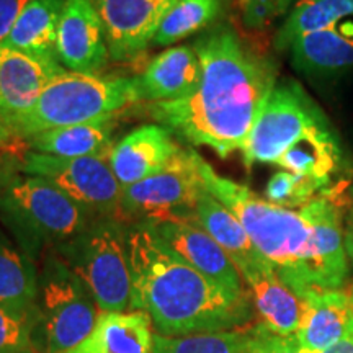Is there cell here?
<instances>
[{
    "instance_id": "d590c367",
    "label": "cell",
    "mask_w": 353,
    "mask_h": 353,
    "mask_svg": "<svg viewBox=\"0 0 353 353\" xmlns=\"http://www.w3.org/2000/svg\"><path fill=\"white\" fill-rule=\"evenodd\" d=\"M319 353H353V321L352 324L348 325L347 332L343 334L342 339H339L334 345L325 348L324 352Z\"/></svg>"
},
{
    "instance_id": "484cf974",
    "label": "cell",
    "mask_w": 353,
    "mask_h": 353,
    "mask_svg": "<svg viewBox=\"0 0 353 353\" xmlns=\"http://www.w3.org/2000/svg\"><path fill=\"white\" fill-rule=\"evenodd\" d=\"M38 275L37 262L0 228V303L17 309L34 307Z\"/></svg>"
},
{
    "instance_id": "603a6c76",
    "label": "cell",
    "mask_w": 353,
    "mask_h": 353,
    "mask_svg": "<svg viewBox=\"0 0 353 353\" xmlns=\"http://www.w3.org/2000/svg\"><path fill=\"white\" fill-rule=\"evenodd\" d=\"M114 117L103 118L83 125L56 128L39 132L26 139L30 151L54 157H88L110 152L113 148L112 134Z\"/></svg>"
},
{
    "instance_id": "4316f807",
    "label": "cell",
    "mask_w": 353,
    "mask_h": 353,
    "mask_svg": "<svg viewBox=\"0 0 353 353\" xmlns=\"http://www.w3.org/2000/svg\"><path fill=\"white\" fill-rule=\"evenodd\" d=\"M353 19V0H298L275 37V50L286 51L304 34Z\"/></svg>"
},
{
    "instance_id": "d6986e66",
    "label": "cell",
    "mask_w": 353,
    "mask_h": 353,
    "mask_svg": "<svg viewBox=\"0 0 353 353\" xmlns=\"http://www.w3.org/2000/svg\"><path fill=\"white\" fill-rule=\"evenodd\" d=\"M288 51L294 69L306 76L329 77L353 70V21L304 34Z\"/></svg>"
},
{
    "instance_id": "ac0fdd59",
    "label": "cell",
    "mask_w": 353,
    "mask_h": 353,
    "mask_svg": "<svg viewBox=\"0 0 353 353\" xmlns=\"http://www.w3.org/2000/svg\"><path fill=\"white\" fill-rule=\"evenodd\" d=\"M299 299L303 317L294 339L304 352H324L343 337L353 321L352 294L341 290H312Z\"/></svg>"
},
{
    "instance_id": "6da1fadb",
    "label": "cell",
    "mask_w": 353,
    "mask_h": 353,
    "mask_svg": "<svg viewBox=\"0 0 353 353\" xmlns=\"http://www.w3.org/2000/svg\"><path fill=\"white\" fill-rule=\"evenodd\" d=\"M193 48L201 65L198 85L183 99L152 103L149 113L180 139L228 157L244 148L276 85L275 68L224 23L206 30Z\"/></svg>"
},
{
    "instance_id": "44dd1931",
    "label": "cell",
    "mask_w": 353,
    "mask_h": 353,
    "mask_svg": "<svg viewBox=\"0 0 353 353\" xmlns=\"http://www.w3.org/2000/svg\"><path fill=\"white\" fill-rule=\"evenodd\" d=\"M154 335L143 311L100 312L90 334L65 353H152Z\"/></svg>"
},
{
    "instance_id": "2e32d148",
    "label": "cell",
    "mask_w": 353,
    "mask_h": 353,
    "mask_svg": "<svg viewBox=\"0 0 353 353\" xmlns=\"http://www.w3.org/2000/svg\"><path fill=\"white\" fill-rule=\"evenodd\" d=\"M174 134L162 125H144L113 144L108 162L123 188L161 172L180 152Z\"/></svg>"
},
{
    "instance_id": "ffe728a7",
    "label": "cell",
    "mask_w": 353,
    "mask_h": 353,
    "mask_svg": "<svg viewBox=\"0 0 353 353\" xmlns=\"http://www.w3.org/2000/svg\"><path fill=\"white\" fill-rule=\"evenodd\" d=\"M201 65L193 44L169 48L152 57L139 76L143 100L152 103L187 97L200 82Z\"/></svg>"
},
{
    "instance_id": "5b68a950",
    "label": "cell",
    "mask_w": 353,
    "mask_h": 353,
    "mask_svg": "<svg viewBox=\"0 0 353 353\" xmlns=\"http://www.w3.org/2000/svg\"><path fill=\"white\" fill-rule=\"evenodd\" d=\"M143 100L139 77H108L65 72L48 83L34 107L12 132L26 143L34 134L112 118Z\"/></svg>"
},
{
    "instance_id": "7c38bea8",
    "label": "cell",
    "mask_w": 353,
    "mask_h": 353,
    "mask_svg": "<svg viewBox=\"0 0 353 353\" xmlns=\"http://www.w3.org/2000/svg\"><path fill=\"white\" fill-rule=\"evenodd\" d=\"M101 25L110 59L130 61L152 44L159 26L175 0H92Z\"/></svg>"
},
{
    "instance_id": "f546056e",
    "label": "cell",
    "mask_w": 353,
    "mask_h": 353,
    "mask_svg": "<svg viewBox=\"0 0 353 353\" xmlns=\"http://www.w3.org/2000/svg\"><path fill=\"white\" fill-rule=\"evenodd\" d=\"M329 179H312L280 170L273 174L265 187V200L286 210H301L325 190Z\"/></svg>"
},
{
    "instance_id": "4dcf8cb0",
    "label": "cell",
    "mask_w": 353,
    "mask_h": 353,
    "mask_svg": "<svg viewBox=\"0 0 353 353\" xmlns=\"http://www.w3.org/2000/svg\"><path fill=\"white\" fill-rule=\"evenodd\" d=\"M37 309H17L0 303V353H37Z\"/></svg>"
},
{
    "instance_id": "836d02e7",
    "label": "cell",
    "mask_w": 353,
    "mask_h": 353,
    "mask_svg": "<svg viewBox=\"0 0 353 353\" xmlns=\"http://www.w3.org/2000/svg\"><path fill=\"white\" fill-rule=\"evenodd\" d=\"M19 174H21V156L0 151V192Z\"/></svg>"
},
{
    "instance_id": "7a4b0ae2",
    "label": "cell",
    "mask_w": 353,
    "mask_h": 353,
    "mask_svg": "<svg viewBox=\"0 0 353 353\" xmlns=\"http://www.w3.org/2000/svg\"><path fill=\"white\" fill-rule=\"evenodd\" d=\"M131 311H143L162 337H187L247 327L250 294H236L205 276L145 223L128 226Z\"/></svg>"
},
{
    "instance_id": "4fadbf2b",
    "label": "cell",
    "mask_w": 353,
    "mask_h": 353,
    "mask_svg": "<svg viewBox=\"0 0 353 353\" xmlns=\"http://www.w3.org/2000/svg\"><path fill=\"white\" fill-rule=\"evenodd\" d=\"M56 57L69 72L99 76L110 52L92 0H65L56 38Z\"/></svg>"
},
{
    "instance_id": "1f68e13d",
    "label": "cell",
    "mask_w": 353,
    "mask_h": 353,
    "mask_svg": "<svg viewBox=\"0 0 353 353\" xmlns=\"http://www.w3.org/2000/svg\"><path fill=\"white\" fill-rule=\"evenodd\" d=\"M242 23L249 30H265L278 15L276 0H239Z\"/></svg>"
},
{
    "instance_id": "e575fe53",
    "label": "cell",
    "mask_w": 353,
    "mask_h": 353,
    "mask_svg": "<svg viewBox=\"0 0 353 353\" xmlns=\"http://www.w3.org/2000/svg\"><path fill=\"white\" fill-rule=\"evenodd\" d=\"M23 144V141L17 138L8 128L0 121V151H8L17 154L20 151V145Z\"/></svg>"
},
{
    "instance_id": "5bb4252c",
    "label": "cell",
    "mask_w": 353,
    "mask_h": 353,
    "mask_svg": "<svg viewBox=\"0 0 353 353\" xmlns=\"http://www.w3.org/2000/svg\"><path fill=\"white\" fill-rule=\"evenodd\" d=\"M63 72L65 69L57 59L0 46V121L12 131L48 83Z\"/></svg>"
},
{
    "instance_id": "9c48e42d",
    "label": "cell",
    "mask_w": 353,
    "mask_h": 353,
    "mask_svg": "<svg viewBox=\"0 0 353 353\" xmlns=\"http://www.w3.org/2000/svg\"><path fill=\"white\" fill-rule=\"evenodd\" d=\"M110 152L88 157H54L33 151L21 154V174L50 180L95 219L123 216V187L108 162Z\"/></svg>"
},
{
    "instance_id": "30bf717a",
    "label": "cell",
    "mask_w": 353,
    "mask_h": 353,
    "mask_svg": "<svg viewBox=\"0 0 353 353\" xmlns=\"http://www.w3.org/2000/svg\"><path fill=\"white\" fill-rule=\"evenodd\" d=\"M325 125L327 118L298 82L276 83L241 151L244 165L247 169L254 164L275 165L286 149Z\"/></svg>"
},
{
    "instance_id": "f1b7e54d",
    "label": "cell",
    "mask_w": 353,
    "mask_h": 353,
    "mask_svg": "<svg viewBox=\"0 0 353 353\" xmlns=\"http://www.w3.org/2000/svg\"><path fill=\"white\" fill-rule=\"evenodd\" d=\"M247 341V327L187 337H162L156 334L152 353H245Z\"/></svg>"
},
{
    "instance_id": "3957f363",
    "label": "cell",
    "mask_w": 353,
    "mask_h": 353,
    "mask_svg": "<svg viewBox=\"0 0 353 353\" xmlns=\"http://www.w3.org/2000/svg\"><path fill=\"white\" fill-rule=\"evenodd\" d=\"M200 174L205 188L236 214L260 254L299 298L304 291L311 236L301 210H286L263 200L245 185L216 174L203 157H200Z\"/></svg>"
},
{
    "instance_id": "8fae6325",
    "label": "cell",
    "mask_w": 353,
    "mask_h": 353,
    "mask_svg": "<svg viewBox=\"0 0 353 353\" xmlns=\"http://www.w3.org/2000/svg\"><path fill=\"white\" fill-rule=\"evenodd\" d=\"M301 213L311 232L301 294L312 290H339L348 275V255L339 208L325 196H319L301 208Z\"/></svg>"
},
{
    "instance_id": "277c9868",
    "label": "cell",
    "mask_w": 353,
    "mask_h": 353,
    "mask_svg": "<svg viewBox=\"0 0 353 353\" xmlns=\"http://www.w3.org/2000/svg\"><path fill=\"white\" fill-rule=\"evenodd\" d=\"M95 218L50 180L19 174L0 192V223L30 259L82 232Z\"/></svg>"
},
{
    "instance_id": "83f0119b",
    "label": "cell",
    "mask_w": 353,
    "mask_h": 353,
    "mask_svg": "<svg viewBox=\"0 0 353 353\" xmlns=\"http://www.w3.org/2000/svg\"><path fill=\"white\" fill-rule=\"evenodd\" d=\"M224 0H175L159 26L152 46H170L206 32L223 13Z\"/></svg>"
},
{
    "instance_id": "d4e9b609",
    "label": "cell",
    "mask_w": 353,
    "mask_h": 353,
    "mask_svg": "<svg viewBox=\"0 0 353 353\" xmlns=\"http://www.w3.org/2000/svg\"><path fill=\"white\" fill-rule=\"evenodd\" d=\"M342 149L332 126L325 125L307 132L276 161V167L293 174L329 179L341 165Z\"/></svg>"
},
{
    "instance_id": "8992f818",
    "label": "cell",
    "mask_w": 353,
    "mask_h": 353,
    "mask_svg": "<svg viewBox=\"0 0 353 353\" xmlns=\"http://www.w3.org/2000/svg\"><path fill=\"white\" fill-rule=\"evenodd\" d=\"M52 250L76 273L100 312L131 311L126 224L94 219L76 237Z\"/></svg>"
},
{
    "instance_id": "ba28073f",
    "label": "cell",
    "mask_w": 353,
    "mask_h": 353,
    "mask_svg": "<svg viewBox=\"0 0 353 353\" xmlns=\"http://www.w3.org/2000/svg\"><path fill=\"white\" fill-rule=\"evenodd\" d=\"M200 154L180 149L164 169L123 188L125 224H159L167 221H195L196 201L203 192Z\"/></svg>"
},
{
    "instance_id": "d6a6232c",
    "label": "cell",
    "mask_w": 353,
    "mask_h": 353,
    "mask_svg": "<svg viewBox=\"0 0 353 353\" xmlns=\"http://www.w3.org/2000/svg\"><path fill=\"white\" fill-rule=\"evenodd\" d=\"M32 0H0V43L10 33L21 12Z\"/></svg>"
},
{
    "instance_id": "74e56055",
    "label": "cell",
    "mask_w": 353,
    "mask_h": 353,
    "mask_svg": "<svg viewBox=\"0 0 353 353\" xmlns=\"http://www.w3.org/2000/svg\"><path fill=\"white\" fill-rule=\"evenodd\" d=\"M294 0H276V6H278V15H285L288 12V8L293 6Z\"/></svg>"
},
{
    "instance_id": "cb8c5ba5",
    "label": "cell",
    "mask_w": 353,
    "mask_h": 353,
    "mask_svg": "<svg viewBox=\"0 0 353 353\" xmlns=\"http://www.w3.org/2000/svg\"><path fill=\"white\" fill-rule=\"evenodd\" d=\"M64 3L65 0H32L0 46L57 59V26L63 15Z\"/></svg>"
},
{
    "instance_id": "e0dca14e",
    "label": "cell",
    "mask_w": 353,
    "mask_h": 353,
    "mask_svg": "<svg viewBox=\"0 0 353 353\" xmlns=\"http://www.w3.org/2000/svg\"><path fill=\"white\" fill-rule=\"evenodd\" d=\"M195 223L218 242L221 249L236 265L244 281L273 267L254 245L236 214L216 200L206 188L196 201Z\"/></svg>"
},
{
    "instance_id": "7402d4cb",
    "label": "cell",
    "mask_w": 353,
    "mask_h": 353,
    "mask_svg": "<svg viewBox=\"0 0 353 353\" xmlns=\"http://www.w3.org/2000/svg\"><path fill=\"white\" fill-rule=\"evenodd\" d=\"M245 283L265 327L281 337H293L301 324L303 304L278 276L275 267L257 273Z\"/></svg>"
},
{
    "instance_id": "8d00e7d4",
    "label": "cell",
    "mask_w": 353,
    "mask_h": 353,
    "mask_svg": "<svg viewBox=\"0 0 353 353\" xmlns=\"http://www.w3.org/2000/svg\"><path fill=\"white\" fill-rule=\"evenodd\" d=\"M345 249H347V255L348 259L353 262V229L348 231V234L345 236Z\"/></svg>"
},
{
    "instance_id": "52a82bcc",
    "label": "cell",
    "mask_w": 353,
    "mask_h": 353,
    "mask_svg": "<svg viewBox=\"0 0 353 353\" xmlns=\"http://www.w3.org/2000/svg\"><path fill=\"white\" fill-rule=\"evenodd\" d=\"M37 353H65L90 334L100 309L76 273L54 250L43 257L38 275Z\"/></svg>"
},
{
    "instance_id": "9a60e30c",
    "label": "cell",
    "mask_w": 353,
    "mask_h": 353,
    "mask_svg": "<svg viewBox=\"0 0 353 353\" xmlns=\"http://www.w3.org/2000/svg\"><path fill=\"white\" fill-rule=\"evenodd\" d=\"M148 224V223H145ZM159 237L195 270L236 294H249L239 270L218 242L195 221L149 224Z\"/></svg>"
},
{
    "instance_id": "f35d334b",
    "label": "cell",
    "mask_w": 353,
    "mask_h": 353,
    "mask_svg": "<svg viewBox=\"0 0 353 353\" xmlns=\"http://www.w3.org/2000/svg\"><path fill=\"white\" fill-rule=\"evenodd\" d=\"M352 301H353V291H352Z\"/></svg>"
}]
</instances>
